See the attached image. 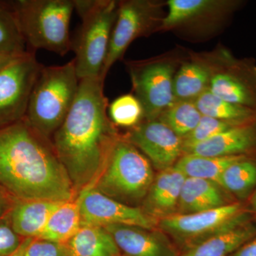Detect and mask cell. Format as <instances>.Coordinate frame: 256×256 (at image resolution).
<instances>
[{
    "label": "cell",
    "mask_w": 256,
    "mask_h": 256,
    "mask_svg": "<svg viewBox=\"0 0 256 256\" xmlns=\"http://www.w3.org/2000/svg\"><path fill=\"white\" fill-rule=\"evenodd\" d=\"M62 202L15 198L8 214L12 227L22 238H38L50 215Z\"/></svg>",
    "instance_id": "obj_19"
},
{
    "label": "cell",
    "mask_w": 256,
    "mask_h": 256,
    "mask_svg": "<svg viewBox=\"0 0 256 256\" xmlns=\"http://www.w3.org/2000/svg\"><path fill=\"white\" fill-rule=\"evenodd\" d=\"M104 79L80 80L78 94L52 144L78 194L100 174L120 137L108 116Z\"/></svg>",
    "instance_id": "obj_1"
},
{
    "label": "cell",
    "mask_w": 256,
    "mask_h": 256,
    "mask_svg": "<svg viewBox=\"0 0 256 256\" xmlns=\"http://www.w3.org/2000/svg\"><path fill=\"white\" fill-rule=\"evenodd\" d=\"M24 55L12 56L0 53V72H1L2 69L6 68V67L8 66H9L10 64L14 62V60H18V58H21V57L23 56Z\"/></svg>",
    "instance_id": "obj_36"
},
{
    "label": "cell",
    "mask_w": 256,
    "mask_h": 256,
    "mask_svg": "<svg viewBox=\"0 0 256 256\" xmlns=\"http://www.w3.org/2000/svg\"><path fill=\"white\" fill-rule=\"evenodd\" d=\"M82 25L72 48L79 80L102 78L111 35L118 10L114 0H74ZM104 79V78H102Z\"/></svg>",
    "instance_id": "obj_4"
},
{
    "label": "cell",
    "mask_w": 256,
    "mask_h": 256,
    "mask_svg": "<svg viewBox=\"0 0 256 256\" xmlns=\"http://www.w3.org/2000/svg\"><path fill=\"white\" fill-rule=\"evenodd\" d=\"M256 236V222L246 220L206 239L180 256H230Z\"/></svg>",
    "instance_id": "obj_20"
},
{
    "label": "cell",
    "mask_w": 256,
    "mask_h": 256,
    "mask_svg": "<svg viewBox=\"0 0 256 256\" xmlns=\"http://www.w3.org/2000/svg\"><path fill=\"white\" fill-rule=\"evenodd\" d=\"M122 256H180L174 242L160 229L128 225L105 226Z\"/></svg>",
    "instance_id": "obj_15"
},
{
    "label": "cell",
    "mask_w": 256,
    "mask_h": 256,
    "mask_svg": "<svg viewBox=\"0 0 256 256\" xmlns=\"http://www.w3.org/2000/svg\"><path fill=\"white\" fill-rule=\"evenodd\" d=\"M244 204L246 210L252 215V218L256 222V188Z\"/></svg>",
    "instance_id": "obj_35"
},
{
    "label": "cell",
    "mask_w": 256,
    "mask_h": 256,
    "mask_svg": "<svg viewBox=\"0 0 256 256\" xmlns=\"http://www.w3.org/2000/svg\"><path fill=\"white\" fill-rule=\"evenodd\" d=\"M186 178L175 166L160 171L154 176L141 208L158 220L176 214Z\"/></svg>",
    "instance_id": "obj_16"
},
{
    "label": "cell",
    "mask_w": 256,
    "mask_h": 256,
    "mask_svg": "<svg viewBox=\"0 0 256 256\" xmlns=\"http://www.w3.org/2000/svg\"><path fill=\"white\" fill-rule=\"evenodd\" d=\"M65 244L69 256H122L112 235L98 226H82Z\"/></svg>",
    "instance_id": "obj_21"
},
{
    "label": "cell",
    "mask_w": 256,
    "mask_h": 256,
    "mask_svg": "<svg viewBox=\"0 0 256 256\" xmlns=\"http://www.w3.org/2000/svg\"><path fill=\"white\" fill-rule=\"evenodd\" d=\"M254 153H256V120L230 128L183 152V154L204 156H246Z\"/></svg>",
    "instance_id": "obj_17"
},
{
    "label": "cell",
    "mask_w": 256,
    "mask_h": 256,
    "mask_svg": "<svg viewBox=\"0 0 256 256\" xmlns=\"http://www.w3.org/2000/svg\"><path fill=\"white\" fill-rule=\"evenodd\" d=\"M82 227L80 208L77 196L64 202L50 215L38 238L66 244Z\"/></svg>",
    "instance_id": "obj_24"
},
{
    "label": "cell",
    "mask_w": 256,
    "mask_h": 256,
    "mask_svg": "<svg viewBox=\"0 0 256 256\" xmlns=\"http://www.w3.org/2000/svg\"><path fill=\"white\" fill-rule=\"evenodd\" d=\"M158 32L220 23L242 4L238 0H169Z\"/></svg>",
    "instance_id": "obj_14"
},
{
    "label": "cell",
    "mask_w": 256,
    "mask_h": 256,
    "mask_svg": "<svg viewBox=\"0 0 256 256\" xmlns=\"http://www.w3.org/2000/svg\"><path fill=\"white\" fill-rule=\"evenodd\" d=\"M8 214L0 220V256L12 254L24 240L12 227Z\"/></svg>",
    "instance_id": "obj_32"
},
{
    "label": "cell",
    "mask_w": 256,
    "mask_h": 256,
    "mask_svg": "<svg viewBox=\"0 0 256 256\" xmlns=\"http://www.w3.org/2000/svg\"><path fill=\"white\" fill-rule=\"evenodd\" d=\"M82 226L128 225L142 228H158V220L140 206L124 204L106 196L94 188H87L77 196Z\"/></svg>",
    "instance_id": "obj_12"
},
{
    "label": "cell",
    "mask_w": 256,
    "mask_h": 256,
    "mask_svg": "<svg viewBox=\"0 0 256 256\" xmlns=\"http://www.w3.org/2000/svg\"><path fill=\"white\" fill-rule=\"evenodd\" d=\"M202 117L194 101L176 100L158 120L182 139L196 127Z\"/></svg>",
    "instance_id": "obj_28"
},
{
    "label": "cell",
    "mask_w": 256,
    "mask_h": 256,
    "mask_svg": "<svg viewBox=\"0 0 256 256\" xmlns=\"http://www.w3.org/2000/svg\"><path fill=\"white\" fill-rule=\"evenodd\" d=\"M218 184L236 201L245 203L256 188V153L230 165L220 176Z\"/></svg>",
    "instance_id": "obj_22"
},
{
    "label": "cell",
    "mask_w": 256,
    "mask_h": 256,
    "mask_svg": "<svg viewBox=\"0 0 256 256\" xmlns=\"http://www.w3.org/2000/svg\"><path fill=\"white\" fill-rule=\"evenodd\" d=\"M132 92L140 102L146 120L159 118L175 102L173 80L180 60L171 55L126 62Z\"/></svg>",
    "instance_id": "obj_8"
},
{
    "label": "cell",
    "mask_w": 256,
    "mask_h": 256,
    "mask_svg": "<svg viewBox=\"0 0 256 256\" xmlns=\"http://www.w3.org/2000/svg\"><path fill=\"white\" fill-rule=\"evenodd\" d=\"M24 256H69L65 244L42 238H33Z\"/></svg>",
    "instance_id": "obj_31"
},
{
    "label": "cell",
    "mask_w": 256,
    "mask_h": 256,
    "mask_svg": "<svg viewBox=\"0 0 256 256\" xmlns=\"http://www.w3.org/2000/svg\"><path fill=\"white\" fill-rule=\"evenodd\" d=\"M154 176L149 160L120 136L100 174L88 188L124 204L139 206Z\"/></svg>",
    "instance_id": "obj_6"
},
{
    "label": "cell",
    "mask_w": 256,
    "mask_h": 256,
    "mask_svg": "<svg viewBox=\"0 0 256 256\" xmlns=\"http://www.w3.org/2000/svg\"><path fill=\"white\" fill-rule=\"evenodd\" d=\"M44 66L28 52L0 72V128L23 120Z\"/></svg>",
    "instance_id": "obj_11"
},
{
    "label": "cell",
    "mask_w": 256,
    "mask_h": 256,
    "mask_svg": "<svg viewBox=\"0 0 256 256\" xmlns=\"http://www.w3.org/2000/svg\"><path fill=\"white\" fill-rule=\"evenodd\" d=\"M12 4L30 52L44 50L64 56L72 50L74 0H16Z\"/></svg>",
    "instance_id": "obj_5"
},
{
    "label": "cell",
    "mask_w": 256,
    "mask_h": 256,
    "mask_svg": "<svg viewBox=\"0 0 256 256\" xmlns=\"http://www.w3.org/2000/svg\"><path fill=\"white\" fill-rule=\"evenodd\" d=\"M15 198L0 188V220L8 216L14 204Z\"/></svg>",
    "instance_id": "obj_33"
},
{
    "label": "cell",
    "mask_w": 256,
    "mask_h": 256,
    "mask_svg": "<svg viewBox=\"0 0 256 256\" xmlns=\"http://www.w3.org/2000/svg\"><path fill=\"white\" fill-rule=\"evenodd\" d=\"M0 188L16 200L66 202L78 196L52 141L24 120L0 128Z\"/></svg>",
    "instance_id": "obj_2"
},
{
    "label": "cell",
    "mask_w": 256,
    "mask_h": 256,
    "mask_svg": "<svg viewBox=\"0 0 256 256\" xmlns=\"http://www.w3.org/2000/svg\"><path fill=\"white\" fill-rule=\"evenodd\" d=\"M250 220L254 218L244 204L235 202L198 213L170 216L158 220V228L168 235L182 252L213 236Z\"/></svg>",
    "instance_id": "obj_9"
},
{
    "label": "cell",
    "mask_w": 256,
    "mask_h": 256,
    "mask_svg": "<svg viewBox=\"0 0 256 256\" xmlns=\"http://www.w3.org/2000/svg\"><path fill=\"white\" fill-rule=\"evenodd\" d=\"M32 239L33 238H24L22 242V244H20V246L18 247V248L16 249L14 252H13L12 254H10V255L8 256H24L26 248H28V245H30V242H31Z\"/></svg>",
    "instance_id": "obj_37"
},
{
    "label": "cell",
    "mask_w": 256,
    "mask_h": 256,
    "mask_svg": "<svg viewBox=\"0 0 256 256\" xmlns=\"http://www.w3.org/2000/svg\"><path fill=\"white\" fill-rule=\"evenodd\" d=\"M244 156H204L183 154L174 166L186 178H203L218 184L224 171Z\"/></svg>",
    "instance_id": "obj_25"
},
{
    "label": "cell",
    "mask_w": 256,
    "mask_h": 256,
    "mask_svg": "<svg viewBox=\"0 0 256 256\" xmlns=\"http://www.w3.org/2000/svg\"><path fill=\"white\" fill-rule=\"evenodd\" d=\"M28 52L12 1H0V53L21 56Z\"/></svg>",
    "instance_id": "obj_27"
},
{
    "label": "cell",
    "mask_w": 256,
    "mask_h": 256,
    "mask_svg": "<svg viewBox=\"0 0 256 256\" xmlns=\"http://www.w3.org/2000/svg\"><path fill=\"white\" fill-rule=\"evenodd\" d=\"M165 5L166 3L154 0L118 2L117 18L102 70L104 80L111 67L122 60L126 50L134 40L158 32L165 16L163 14Z\"/></svg>",
    "instance_id": "obj_10"
},
{
    "label": "cell",
    "mask_w": 256,
    "mask_h": 256,
    "mask_svg": "<svg viewBox=\"0 0 256 256\" xmlns=\"http://www.w3.org/2000/svg\"><path fill=\"white\" fill-rule=\"evenodd\" d=\"M75 62L42 68L30 96L24 120L52 141L72 109L79 87Z\"/></svg>",
    "instance_id": "obj_3"
},
{
    "label": "cell",
    "mask_w": 256,
    "mask_h": 256,
    "mask_svg": "<svg viewBox=\"0 0 256 256\" xmlns=\"http://www.w3.org/2000/svg\"><path fill=\"white\" fill-rule=\"evenodd\" d=\"M108 116L116 127H136L144 118V110L140 102L133 94L120 96L108 106Z\"/></svg>",
    "instance_id": "obj_29"
},
{
    "label": "cell",
    "mask_w": 256,
    "mask_h": 256,
    "mask_svg": "<svg viewBox=\"0 0 256 256\" xmlns=\"http://www.w3.org/2000/svg\"><path fill=\"white\" fill-rule=\"evenodd\" d=\"M202 116L223 120L236 124L256 120V110L224 100L210 90L204 92L194 100Z\"/></svg>",
    "instance_id": "obj_26"
},
{
    "label": "cell",
    "mask_w": 256,
    "mask_h": 256,
    "mask_svg": "<svg viewBox=\"0 0 256 256\" xmlns=\"http://www.w3.org/2000/svg\"><path fill=\"white\" fill-rule=\"evenodd\" d=\"M122 136L159 172L174 166L183 156L182 139L158 119L143 120Z\"/></svg>",
    "instance_id": "obj_13"
},
{
    "label": "cell",
    "mask_w": 256,
    "mask_h": 256,
    "mask_svg": "<svg viewBox=\"0 0 256 256\" xmlns=\"http://www.w3.org/2000/svg\"><path fill=\"white\" fill-rule=\"evenodd\" d=\"M230 256H256V236L244 244Z\"/></svg>",
    "instance_id": "obj_34"
},
{
    "label": "cell",
    "mask_w": 256,
    "mask_h": 256,
    "mask_svg": "<svg viewBox=\"0 0 256 256\" xmlns=\"http://www.w3.org/2000/svg\"><path fill=\"white\" fill-rule=\"evenodd\" d=\"M244 124H236L223 120L202 116L200 122L190 134L182 138L183 152L190 146L204 142L230 128Z\"/></svg>",
    "instance_id": "obj_30"
},
{
    "label": "cell",
    "mask_w": 256,
    "mask_h": 256,
    "mask_svg": "<svg viewBox=\"0 0 256 256\" xmlns=\"http://www.w3.org/2000/svg\"><path fill=\"white\" fill-rule=\"evenodd\" d=\"M210 76L208 90L220 98L256 110V62L238 58L218 46L208 52L192 53Z\"/></svg>",
    "instance_id": "obj_7"
},
{
    "label": "cell",
    "mask_w": 256,
    "mask_h": 256,
    "mask_svg": "<svg viewBox=\"0 0 256 256\" xmlns=\"http://www.w3.org/2000/svg\"><path fill=\"white\" fill-rule=\"evenodd\" d=\"M238 202L214 182L186 178L178 201V214L215 210Z\"/></svg>",
    "instance_id": "obj_18"
},
{
    "label": "cell",
    "mask_w": 256,
    "mask_h": 256,
    "mask_svg": "<svg viewBox=\"0 0 256 256\" xmlns=\"http://www.w3.org/2000/svg\"><path fill=\"white\" fill-rule=\"evenodd\" d=\"M190 56L182 62L173 80L175 100L194 101L208 89L210 76L204 66Z\"/></svg>",
    "instance_id": "obj_23"
}]
</instances>
